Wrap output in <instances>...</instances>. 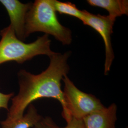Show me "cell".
Masks as SVG:
<instances>
[{
	"label": "cell",
	"instance_id": "obj_13",
	"mask_svg": "<svg viewBox=\"0 0 128 128\" xmlns=\"http://www.w3.org/2000/svg\"><path fill=\"white\" fill-rule=\"evenodd\" d=\"M66 126L64 127H60L58 128H84L82 120H79L72 118L68 122Z\"/></svg>",
	"mask_w": 128,
	"mask_h": 128
},
{
	"label": "cell",
	"instance_id": "obj_10",
	"mask_svg": "<svg viewBox=\"0 0 128 128\" xmlns=\"http://www.w3.org/2000/svg\"><path fill=\"white\" fill-rule=\"evenodd\" d=\"M55 10L60 14L71 16L82 20L84 17V10L78 9L76 5L69 2H62L53 0Z\"/></svg>",
	"mask_w": 128,
	"mask_h": 128
},
{
	"label": "cell",
	"instance_id": "obj_2",
	"mask_svg": "<svg viewBox=\"0 0 128 128\" xmlns=\"http://www.w3.org/2000/svg\"><path fill=\"white\" fill-rule=\"evenodd\" d=\"M36 32L51 35L64 45L72 41L71 30L58 19L53 0H36L32 3L26 16L25 37Z\"/></svg>",
	"mask_w": 128,
	"mask_h": 128
},
{
	"label": "cell",
	"instance_id": "obj_1",
	"mask_svg": "<svg viewBox=\"0 0 128 128\" xmlns=\"http://www.w3.org/2000/svg\"><path fill=\"white\" fill-rule=\"evenodd\" d=\"M71 54L70 51L64 54L56 52L50 57V63L48 68L40 74H34L24 69L19 71V90L18 94L11 99L12 105L7 117H21L33 102L48 98L60 102L62 108V115L66 122L71 120L66 109L61 84L64 76L69 71L68 62Z\"/></svg>",
	"mask_w": 128,
	"mask_h": 128
},
{
	"label": "cell",
	"instance_id": "obj_6",
	"mask_svg": "<svg viewBox=\"0 0 128 128\" xmlns=\"http://www.w3.org/2000/svg\"><path fill=\"white\" fill-rule=\"evenodd\" d=\"M9 16L10 24L16 36L20 40H24L26 16L32 3L23 4L18 0H0Z\"/></svg>",
	"mask_w": 128,
	"mask_h": 128
},
{
	"label": "cell",
	"instance_id": "obj_11",
	"mask_svg": "<svg viewBox=\"0 0 128 128\" xmlns=\"http://www.w3.org/2000/svg\"><path fill=\"white\" fill-rule=\"evenodd\" d=\"M58 126L50 116L42 117L33 128H58Z\"/></svg>",
	"mask_w": 128,
	"mask_h": 128
},
{
	"label": "cell",
	"instance_id": "obj_3",
	"mask_svg": "<svg viewBox=\"0 0 128 128\" xmlns=\"http://www.w3.org/2000/svg\"><path fill=\"white\" fill-rule=\"evenodd\" d=\"M0 64L10 61L22 64L38 55L49 58L56 52L51 50L48 35L44 34L30 43H25L15 35L10 25L0 31Z\"/></svg>",
	"mask_w": 128,
	"mask_h": 128
},
{
	"label": "cell",
	"instance_id": "obj_4",
	"mask_svg": "<svg viewBox=\"0 0 128 128\" xmlns=\"http://www.w3.org/2000/svg\"><path fill=\"white\" fill-rule=\"evenodd\" d=\"M62 81L64 100L70 118L82 120L88 115L105 107L96 96L79 89L68 75L64 76Z\"/></svg>",
	"mask_w": 128,
	"mask_h": 128
},
{
	"label": "cell",
	"instance_id": "obj_8",
	"mask_svg": "<svg viewBox=\"0 0 128 128\" xmlns=\"http://www.w3.org/2000/svg\"><path fill=\"white\" fill-rule=\"evenodd\" d=\"M34 105L32 104L28 107L27 112L21 117L10 118L7 117L0 122L2 128H30L42 118Z\"/></svg>",
	"mask_w": 128,
	"mask_h": 128
},
{
	"label": "cell",
	"instance_id": "obj_9",
	"mask_svg": "<svg viewBox=\"0 0 128 128\" xmlns=\"http://www.w3.org/2000/svg\"><path fill=\"white\" fill-rule=\"evenodd\" d=\"M87 3L94 7L106 10L109 16L116 18L128 14V1L127 0H87Z\"/></svg>",
	"mask_w": 128,
	"mask_h": 128
},
{
	"label": "cell",
	"instance_id": "obj_12",
	"mask_svg": "<svg viewBox=\"0 0 128 128\" xmlns=\"http://www.w3.org/2000/svg\"><path fill=\"white\" fill-rule=\"evenodd\" d=\"M14 96V92L4 94L0 92V109H4L8 112L10 101Z\"/></svg>",
	"mask_w": 128,
	"mask_h": 128
},
{
	"label": "cell",
	"instance_id": "obj_14",
	"mask_svg": "<svg viewBox=\"0 0 128 128\" xmlns=\"http://www.w3.org/2000/svg\"><path fill=\"white\" fill-rule=\"evenodd\" d=\"M126 128H128V127H126Z\"/></svg>",
	"mask_w": 128,
	"mask_h": 128
},
{
	"label": "cell",
	"instance_id": "obj_5",
	"mask_svg": "<svg viewBox=\"0 0 128 128\" xmlns=\"http://www.w3.org/2000/svg\"><path fill=\"white\" fill-rule=\"evenodd\" d=\"M84 10V17L82 22L84 25L92 28L98 32L102 38L105 50L104 74L107 75L110 71L114 54L111 41L113 27L116 18L110 16L94 14L86 10Z\"/></svg>",
	"mask_w": 128,
	"mask_h": 128
},
{
	"label": "cell",
	"instance_id": "obj_7",
	"mask_svg": "<svg viewBox=\"0 0 128 128\" xmlns=\"http://www.w3.org/2000/svg\"><path fill=\"white\" fill-rule=\"evenodd\" d=\"M117 106L114 103L97 110L82 120L84 128H116Z\"/></svg>",
	"mask_w": 128,
	"mask_h": 128
}]
</instances>
